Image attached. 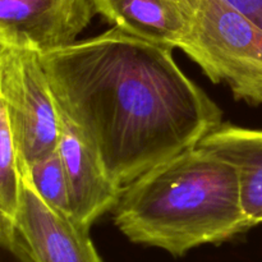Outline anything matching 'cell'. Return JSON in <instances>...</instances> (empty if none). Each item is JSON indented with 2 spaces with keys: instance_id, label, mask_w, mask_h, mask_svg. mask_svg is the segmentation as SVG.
I'll use <instances>...</instances> for the list:
<instances>
[{
  "instance_id": "obj_1",
  "label": "cell",
  "mask_w": 262,
  "mask_h": 262,
  "mask_svg": "<svg viewBox=\"0 0 262 262\" xmlns=\"http://www.w3.org/2000/svg\"><path fill=\"white\" fill-rule=\"evenodd\" d=\"M173 49L113 27L41 54L59 110L123 188L223 124Z\"/></svg>"
},
{
  "instance_id": "obj_2",
  "label": "cell",
  "mask_w": 262,
  "mask_h": 262,
  "mask_svg": "<svg viewBox=\"0 0 262 262\" xmlns=\"http://www.w3.org/2000/svg\"><path fill=\"white\" fill-rule=\"evenodd\" d=\"M113 210L115 225L130 242L173 256L253 228L237 166L199 145L125 186Z\"/></svg>"
},
{
  "instance_id": "obj_3",
  "label": "cell",
  "mask_w": 262,
  "mask_h": 262,
  "mask_svg": "<svg viewBox=\"0 0 262 262\" xmlns=\"http://www.w3.org/2000/svg\"><path fill=\"white\" fill-rule=\"evenodd\" d=\"M192 27L178 49L237 100L262 104V30L227 0H187Z\"/></svg>"
},
{
  "instance_id": "obj_4",
  "label": "cell",
  "mask_w": 262,
  "mask_h": 262,
  "mask_svg": "<svg viewBox=\"0 0 262 262\" xmlns=\"http://www.w3.org/2000/svg\"><path fill=\"white\" fill-rule=\"evenodd\" d=\"M0 112L12 129L22 171L58 150L60 112L41 53L0 45Z\"/></svg>"
},
{
  "instance_id": "obj_5",
  "label": "cell",
  "mask_w": 262,
  "mask_h": 262,
  "mask_svg": "<svg viewBox=\"0 0 262 262\" xmlns=\"http://www.w3.org/2000/svg\"><path fill=\"white\" fill-rule=\"evenodd\" d=\"M95 13L92 0H0V45L41 54L67 48Z\"/></svg>"
},
{
  "instance_id": "obj_6",
  "label": "cell",
  "mask_w": 262,
  "mask_h": 262,
  "mask_svg": "<svg viewBox=\"0 0 262 262\" xmlns=\"http://www.w3.org/2000/svg\"><path fill=\"white\" fill-rule=\"evenodd\" d=\"M15 228L35 262H104L90 228L46 204L25 176Z\"/></svg>"
},
{
  "instance_id": "obj_7",
  "label": "cell",
  "mask_w": 262,
  "mask_h": 262,
  "mask_svg": "<svg viewBox=\"0 0 262 262\" xmlns=\"http://www.w3.org/2000/svg\"><path fill=\"white\" fill-rule=\"evenodd\" d=\"M58 151L68 181L71 217L77 224L91 228L101 215L117 206L123 187L110 178L94 150L61 112Z\"/></svg>"
},
{
  "instance_id": "obj_8",
  "label": "cell",
  "mask_w": 262,
  "mask_h": 262,
  "mask_svg": "<svg viewBox=\"0 0 262 262\" xmlns=\"http://www.w3.org/2000/svg\"><path fill=\"white\" fill-rule=\"evenodd\" d=\"M113 27L158 45H182L192 27L187 0H92Z\"/></svg>"
},
{
  "instance_id": "obj_9",
  "label": "cell",
  "mask_w": 262,
  "mask_h": 262,
  "mask_svg": "<svg viewBox=\"0 0 262 262\" xmlns=\"http://www.w3.org/2000/svg\"><path fill=\"white\" fill-rule=\"evenodd\" d=\"M199 146L237 166L245 212L253 227L262 224V129L222 124Z\"/></svg>"
},
{
  "instance_id": "obj_10",
  "label": "cell",
  "mask_w": 262,
  "mask_h": 262,
  "mask_svg": "<svg viewBox=\"0 0 262 262\" xmlns=\"http://www.w3.org/2000/svg\"><path fill=\"white\" fill-rule=\"evenodd\" d=\"M23 171L7 117L0 112V220L15 225L22 199Z\"/></svg>"
},
{
  "instance_id": "obj_11",
  "label": "cell",
  "mask_w": 262,
  "mask_h": 262,
  "mask_svg": "<svg viewBox=\"0 0 262 262\" xmlns=\"http://www.w3.org/2000/svg\"><path fill=\"white\" fill-rule=\"evenodd\" d=\"M23 176L30 179L46 204L71 217L68 181L63 160L58 150L48 158L31 164L23 171Z\"/></svg>"
},
{
  "instance_id": "obj_12",
  "label": "cell",
  "mask_w": 262,
  "mask_h": 262,
  "mask_svg": "<svg viewBox=\"0 0 262 262\" xmlns=\"http://www.w3.org/2000/svg\"><path fill=\"white\" fill-rule=\"evenodd\" d=\"M0 262H35L14 224L0 220Z\"/></svg>"
},
{
  "instance_id": "obj_13",
  "label": "cell",
  "mask_w": 262,
  "mask_h": 262,
  "mask_svg": "<svg viewBox=\"0 0 262 262\" xmlns=\"http://www.w3.org/2000/svg\"><path fill=\"white\" fill-rule=\"evenodd\" d=\"M262 30V0H227Z\"/></svg>"
}]
</instances>
